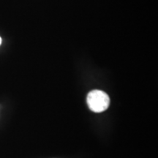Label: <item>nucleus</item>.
<instances>
[{
  "mask_svg": "<svg viewBox=\"0 0 158 158\" xmlns=\"http://www.w3.org/2000/svg\"><path fill=\"white\" fill-rule=\"evenodd\" d=\"M87 104L91 110L100 113L108 108L110 98L106 92L100 90H93L88 94Z\"/></svg>",
  "mask_w": 158,
  "mask_h": 158,
  "instance_id": "nucleus-1",
  "label": "nucleus"
},
{
  "mask_svg": "<svg viewBox=\"0 0 158 158\" xmlns=\"http://www.w3.org/2000/svg\"><path fill=\"white\" fill-rule=\"evenodd\" d=\"M1 43H2V38L0 37V45H1Z\"/></svg>",
  "mask_w": 158,
  "mask_h": 158,
  "instance_id": "nucleus-2",
  "label": "nucleus"
}]
</instances>
